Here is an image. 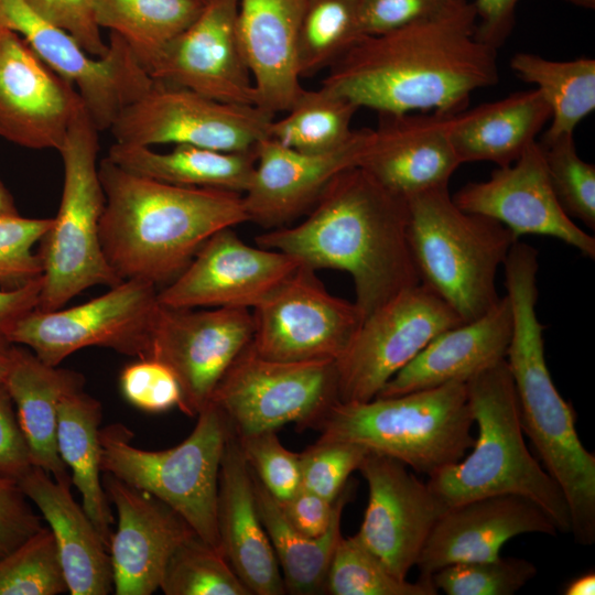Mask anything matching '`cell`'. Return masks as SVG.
<instances>
[{"instance_id":"ac0fdd59","label":"cell","mask_w":595,"mask_h":595,"mask_svg":"<svg viewBox=\"0 0 595 595\" xmlns=\"http://www.w3.org/2000/svg\"><path fill=\"white\" fill-rule=\"evenodd\" d=\"M358 469L368 504L356 536L396 576L407 578L447 507L396 458L368 452Z\"/></svg>"},{"instance_id":"ab89813d","label":"cell","mask_w":595,"mask_h":595,"mask_svg":"<svg viewBox=\"0 0 595 595\" xmlns=\"http://www.w3.org/2000/svg\"><path fill=\"white\" fill-rule=\"evenodd\" d=\"M160 589L165 595H251L223 552L195 533L169 559Z\"/></svg>"},{"instance_id":"6da1fadb","label":"cell","mask_w":595,"mask_h":595,"mask_svg":"<svg viewBox=\"0 0 595 595\" xmlns=\"http://www.w3.org/2000/svg\"><path fill=\"white\" fill-rule=\"evenodd\" d=\"M468 0L439 17L365 35L327 69L322 86L378 113L467 108L472 94L498 83L497 50L475 35Z\"/></svg>"},{"instance_id":"f35d334b","label":"cell","mask_w":595,"mask_h":595,"mask_svg":"<svg viewBox=\"0 0 595 595\" xmlns=\"http://www.w3.org/2000/svg\"><path fill=\"white\" fill-rule=\"evenodd\" d=\"M331 595H435L433 583L396 576L355 534L338 541L327 572Z\"/></svg>"},{"instance_id":"11a10c76","label":"cell","mask_w":595,"mask_h":595,"mask_svg":"<svg viewBox=\"0 0 595 595\" xmlns=\"http://www.w3.org/2000/svg\"><path fill=\"white\" fill-rule=\"evenodd\" d=\"M42 275L17 290L0 289V342H8L14 325L39 305Z\"/></svg>"},{"instance_id":"7dc6e473","label":"cell","mask_w":595,"mask_h":595,"mask_svg":"<svg viewBox=\"0 0 595 595\" xmlns=\"http://www.w3.org/2000/svg\"><path fill=\"white\" fill-rule=\"evenodd\" d=\"M119 383L125 399L149 413L167 411L178 407L181 401V389L174 374L154 359H139L126 366Z\"/></svg>"},{"instance_id":"680465c9","label":"cell","mask_w":595,"mask_h":595,"mask_svg":"<svg viewBox=\"0 0 595 595\" xmlns=\"http://www.w3.org/2000/svg\"><path fill=\"white\" fill-rule=\"evenodd\" d=\"M0 215H18L13 197L0 181Z\"/></svg>"},{"instance_id":"cb8c5ba5","label":"cell","mask_w":595,"mask_h":595,"mask_svg":"<svg viewBox=\"0 0 595 595\" xmlns=\"http://www.w3.org/2000/svg\"><path fill=\"white\" fill-rule=\"evenodd\" d=\"M551 517L518 495H496L447 507L435 522L415 566L431 582L439 569L458 562L500 556L502 545L523 533L556 536Z\"/></svg>"},{"instance_id":"d590c367","label":"cell","mask_w":595,"mask_h":595,"mask_svg":"<svg viewBox=\"0 0 595 595\" xmlns=\"http://www.w3.org/2000/svg\"><path fill=\"white\" fill-rule=\"evenodd\" d=\"M98 26L119 34L147 71L199 15V0H91Z\"/></svg>"},{"instance_id":"681fc988","label":"cell","mask_w":595,"mask_h":595,"mask_svg":"<svg viewBox=\"0 0 595 595\" xmlns=\"http://www.w3.org/2000/svg\"><path fill=\"white\" fill-rule=\"evenodd\" d=\"M43 19L69 33L91 56L101 57L109 50L101 36L91 0H25Z\"/></svg>"},{"instance_id":"2e32d148","label":"cell","mask_w":595,"mask_h":595,"mask_svg":"<svg viewBox=\"0 0 595 595\" xmlns=\"http://www.w3.org/2000/svg\"><path fill=\"white\" fill-rule=\"evenodd\" d=\"M253 323L250 309L207 310L159 306L147 358L165 365L180 389L178 409L188 416L210 403L234 360L249 345Z\"/></svg>"},{"instance_id":"277c9868","label":"cell","mask_w":595,"mask_h":595,"mask_svg":"<svg viewBox=\"0 0 595 595\" xmlns=\"http://www.w3.org/2000/svg\"><path fill=\"white\" fill-rule=\"evenodd\" d=\"M512 333L506 354L523 433L544 469L561 488L576 543L595 542V455L582 444L575 411L558 391L547 366L543 329L536 310L538 252L527 246L510 250L505 262Z\"/></svg>"},{"instance_id":"ee69618b","label":"cell","mask_w":595,"mask_h":595,"mask_svg":"<svg viewBox=\"0 0 595 595\" xmlns=\"http://www.w3.org/2000/svg\"><path fill=\"white\" fill-rule=\"evenodd\" d=\"M52 225L53 218L0 215V289L17 290L42 275V260L33 247Z\"/></svg>"},{"instance_id":"836d02e7","label":"cell","mask_w":595,"mask_h":595,"mask_svg":"<svg viewBox=\"0 0 595 595\" xmlns=\"http://www.w3.org/2000/svg\"><path fill=\"white\" fill-rule=\"evenodd\" d=\"M252 476L257 508L277 556L285 592L295 595L325 593L329 564L343 537L342 516L353 495V484L347 483L337 497L336 511L328 530L321 537L311 538L289 523L277 499L253 473Z\"/></svg>"},{"instance_id":"30bf717a","label":"cell","mask_w":595,"mask_h":595,"mask_svg":"<svg viewBox=\"0 0 595 595\" xmlns=\"http://www.w3.org/2000/svg\"><path fill=\"white\" fill-rule=\"evenodd\" d=\"M336 401L335 361L267 359L250 343L227 369L210 400L238 436L275 431L288 423L309 428Z\"/></svg>"},{"instance_id":"8d00e7d4","label":"cell","mask_w":595,"mask_h":595,"mask_svg":"<svg viewBox=\"0 0 595 595\" xmlns=\"http://www.w3.org/2000/svg\"><path fill=\"white\" fill-rule=\"evenodd\" d=\"M359 107L345 96L323 86L303 89L286 116L268 128V138L304 153H323L347 142L354 133L351 121Z\"/></svg>"},{"instance_id":"9a60e30c","label":"cell","mask_w":595,"mask_h":595,"mask_svg":"<svg viewBox=\"0 0 595 595\" xmlns=\"http://www.w3.org/2000/svg\"><path fill=\"white\" fill-rule=\"evenodd\" d=\"M251 315L252 350L282 361H336L364 321L355 302L331 294L316 270L302 263Z\"/></svg>"},{"instance_id":"f5cc1de1","label":"cell","mask_w":595,"mask_h":595,"mask_svg":"<svg viewBox=\"0 0 595 595\" xmlns=\"http://www.w3.org/2000/svg\"><path fill=\"white\" fill-rule=\"evenodd\" d=\"M278 504L293 528L307 537L317 538L328 530L337 498L331 501L300 487L290 498Z\"/></svg>"},{"instance_id":"7402d4cb","label":"cell","mask_w":595,"mask_h":595,"mask_svg":"<svg viewBox=\"0 0 595 595\" xmlns=\"http://www.w3.org/2000/svg\"><path fill=\"white\" fill-rule=\"evenodd\" d=\"M371 133L370 128L355 130L343 145L323 153L300 152L270 138L261 140L251 181L242 194L248 221L275 229L306 214L336 174L359 165Z\"/></svg>"},{"instance_id":"7bdbcfd3","label":"cell","mask_w":595,"mask_h":595,"mask_svg":"<svg viewBox=\"0 0 595 595\" xmlns=\"http://www.w3.org/2000/svg\"><path fill=\"white\" fill-rule=\"evenodd\" d=\"M528 560L502 558L458 562L439 569L431 581L447 595H513L537 575Z\"/></svg>"},{"instance_id":"52a82bcc","label":"cell","mask_w":595,"mask_h":595,"mask_svg":"<svg viewBox=\"0 0 595 595\" xmlns=\"http://www.w3.org/2000/svg\"><path fill=\"white\" fill-rule=\"evenodd\" d=\"M407 201L408 237L420 283L464 323L484 315L500 299L497 271L518 239L499 221L459 208L448 185Z\"/></svg>"},{"instance_id":"9c48e42d","label":"cell","mask_w":595,"mask_h":595,"mask_svg":"<svg viewBox=\"0 0 595 595\" xmlns=\"http://www.w3.org/2000/svg\"><path fill=\"white\" fill-rule=\"evenodd\" d=\"M99 132L83 105L58 150L63 191L53 225L41 239L43 284L36 310L54 311L90 286L123 281L108 264L99 237L106 202L97 164Z\"/></svg>"},{"instance_id":"c3c4849f","label":"cell","mask_w":595,"mask_h":595,"mask_svg":"<svg viewBox=\"0 0 595 595\" xmlns=\"http://www.w3.org/2000/svg\"><path fill=\"white\" fill-rule=\"evenodd\" d=\"M467 0H360L359 19L364 35H378L403 25L439 17Z\"/></svg>"},{"instance_id":"6f0895ef","label":"cell","mask_w":595,"mask_h":595,"mask_svg":"<svg viewBox=\"0 0 595 595\" xmlns=\"http://www.w3.org/2000/svg\"><path fill=\"white\" fill-rule=\"evenodd\" d=\"M12 360V344L0 342V383L4 382Z\"/></svg>"},{"instance_id":"b9f144b4","label":"cell","mask_w":595,"mask_h":595,"mask_svg":"<svg viewBox=\"0 0 595 595\" xmlns=\"http://www.w3.org/2000/svg\"><path fill=\"white\" fill-rule=\"evenodd\" d=\"M553 191L571 218L595 228V165L580 158L574 134L538 141Z\"/></svg>"},{"instance_id":"db71d44e","label":"cell","mask_w":595,"mask_h":595,"mask_svg":"<svg viewBox=\"0 0 595 595\" xmlns=\"http://www.w3.org/2000/svg\"><path fill=\"white\" fill-rule=\"evenodd\" d=\"M519 1L475 0L477 40L498 51L512 33Z\"/></svg>"},{"instance_id":"8992f818","label":"cell","mask_w":595,"mask_h":595,"mask_svg":"<svg viewBox=\"0 0 595 595\" xmlns=\"http://www.w3.org/2000/svg\"><path fill=\"white\" fill-rule=\"evenodd\" d=\"M472 410L465 382L366 402L333 403L309 428L317 441L350 442L396 458L428 476L472 448Z\"/></svg>"},{"instance_id":"f907efd6","label":"cell","mask_w":595,"mask_h":595,"mask_svg":"<svg viewBox=\"0 0 595 595\" xmlns=\"http://www.w3.org/2000/svg\"><path fill=\"white\" fill-rule=\"evenodd\" d=\"M43 527L18 482L0 477V558Z\"/></svg>"},{"instance_id":"ba28073f","label":"cell","mask_w":595,"mask_h":595,"mask_svg":"<svg viewBox=\"0 0 595 595\" xmlns=\"http://www.w3.org/2000/svg\"><path fill=\"white\" fill-rule=\"evenodd\" d=\"M231 433L223 412L207 404L192 433L178 445L149 451L132 445L122 423L99 430L100 467L123 483L160 499L205 542L220 550L217 528L221 457Z\"/></svg>"},{"instance_id":"44dd1931","label":"cell","mask_w":595,"mask_h":595,"mask_svg":"<svg viewBox=\"0 0 595 595\" xmlns=\"http://www.w3.org/2000/svg\"><path fill=\"white\" fill-rule=\"evenodd\" d=\"M238 4L206 0L196 20L161 50L148 74L218 101L255 105L252 77L236 33Z\"/></svg>"},{"instance_id":"9f6ffc18","label":"cell","mask_w":595,"mask_h":595,"mask_svg":"<svg viewBox=\"0 0 595 595\" xmlns=\"http://www.w3.org/2000/svg\"><path fill=\"white\" fill-rule=\"evenodd\" d=\"M565 595H594L595 574L588 572L573 578L564 588Z\"/></svg>"},{"instance_id":"1f68e13d","label":"cell","mask_w":595,"mask_h":595,"mask_svg":"<svg viewBox=\"0 0 595 595\" xmlns=\"http://www.w3.org/2000/svg\"><path fill=\"white\" fill-rule=\"evenodd\" d=\"M106 158L129 172L164 183L244 194L255 171L257 153L256 148L225 152L190 144H176L160 153L150 147L115 142Z\"/></svg>"},{"instance_id":"74e56055","label":"cell","mask_w":595,"mask_h":595,"mask_svg":"<svg viewBox=\"0 0 595 595\" xmlns=\"http://www.w3.org/2000/svg\"><path fill=\"white\" fill-rule=\"evenodd\" d=\"M360 0H303L298 34V71L309 78L328 69L365 35Z\"/></svg>"},{"instance_id":"f1b7e54d","label":"cell","mask_w":595,"mask_h":595,"mask_svg":"<svg viewBox=\"0 0 595 595\" xmlns=\"http://www.w3.org/2000/svg\"><path fill=\"white\" fill-rule=\"evenodd\" d=\"M18 484L54 536L68 593H113L109 551L83 507L74 500L71 486L57 483L36 466Z\"/></svg>"},{"instance_id":"4dcf8cb0","label":"cell","mask_w":595,"mask_h":595,"mask_svg":"<svg viewBox=\"0 0 595 595\" xmlns=\"http://www.w3.org/2000/svg\"><path fill=\"white\" fill-rule=\"evenodd\" d=\"M551 119L537 88L518 90L448 117V136L462 164L515 162Z\"/></svg>"},{"instance_id":"7c38bea8","label":"cell","mask_w":595,"mask_h":595,"mask_svg":"<svg viewBox=\"0 0 595 595\" xmlns=\"http://www.w3.org/2000/svg\"><path fill=\"white\" fill-rule=\"evenodd\" d=\"M0 25L20 34L46 65L75 87L99 131L109 130L120 113L155 84L115 32H110L107 54L91 56L25 0H0Z\"/></svg>"},{"instance_id":"3957f363","label":"cell","mask_w":595,"mask_h":595,"mask_svg":"<svg viewBox=\"0 0 595 595\" xmlns=\"http://www.w3.org/2000/svg\"><path fill=\"white\" fill-rule=\"evenodd\" d=\"M98 174L106 197L101 249L121 280L169 284L212 235L248 221L237 192L164 183L108 158Z\"/></svg>"},{"instance_id":"e575fe53","label":"cell","mask_w":595,"mask_h":595,"mask_svg":"<svg viewBox=\"0 0 595 595\" xmlns=\"http://www.w3.org/2000/svg\"><path fill=\"white\" fill-rule=\"evenodd\" d=\"M510 68L520 79L534 84L551 109L542 139L574 134L576 126L595 110L594 58L553 61L519 52L511 57Z\"/></svg>"},{"instance_id":"d4e9b609","label":"cell","mask_w":595,"mask_h":595,"mask_svg":"<svg viewBox=\"0 0 595 595\" xmlns=\"http://www.w3.org/2000/svg\"><path fill=\"white\" fill-rule=\"evenodd\" d=\"M378 115L359 166L404 198L447 186L462 165L448 136L450 116L433 111Z\"/></svg>"},{"instance_id":"91938a15","label":"cell","mask_w":595,"mask_h":595,"mask_svg":"<svg viewBox=\"0 0 595 595\" xmlns=\"http://www.w3.org/2000/svg\"><path fill=\"white\" fill-rule=\"evenodd\" d=\"M571 4L585 8V9H594L595 8V0H563Z\"/></svg>"},{"instance_id":"60d3db41","label":"cell","mask_w":595,"mask_h":595,"mask_svg":"<svg viewBox=\"0 0 595 595\" xmlns=\"http://www.w3.org/2000/svg\"><path fill=\"white\" fill-rule=\"evenodd\" d=\"M68 593L54 536L42 527L0 558V595Z\"/></svg>"},{"instance_id":"603a6c76","label":"cell","mask_w":595,"mask_h":595,"mask_svg":"<svg viewBox=\"0 0 595 595\" xmlns=\"http://www.w3.org/2000/svg\"><path fill=\"white\" fill-rule=\"evenodd\" d=\"M102 486L118 516L109 545L113 593L150 595L160 588L173 552L195 532L154 496L107 473Z\"/></svg>"},{"instance_id":"5b68a950","label":"cell","mask_w":595,"mask_h":595,"mask_svg":"<svg viewBox=\"0 0 595 595\" xmlns=\"http://www.w3.org/2000/svg\"><path fill=\"white\" fill-rule=\"evenodd\" d=\"M466 389L477 439L459 462L429 476L430 489L446 507L496 495L522 496L539 505L559 532L570 533L566 499L524 442L506 359L474 376Z\"/></svg>"},{"instance_id":"94428289","label":"cell","mask_w":595,"mask_h":595,"mask_svg":"<svg viewBox=\"0 0 595 595\" xmlns=\"http://www.w3.org/2000/svg\"><path fill=\"white\" fill-rule=\"evenodd\" d=\"M199 1H202L204 3L206 0H199Z\"/></svg>"},{"instance_id":"f6af8a7d","label":"cell","mask_w":595,"mask_h":595,"mask_svg":"<svg viewBox=\"0 0 595 595\" xmlns=\"http://www.w3.org/2000/svg\"><path fill=\"white\" fill-rule=\"evenodd\" d=\"M368 452L356 443L316 441L300 453L301 487L334 501Z\"/></svg>"},{"instance_id":"7a4b0ae2","label":"cell","mask_w":595,"mask_h":595,"mask_svg":"<svg viewBox=\"0 0 595 595\" xmlns=\"http://www.w3.org/2000/svg\"><path fill=\"white\" fill-rule=\"evenodd\" d=\"M300 224L270 229L257 246L296 258L314 270L347 272L364 320L420 283L409 237L407 198L359 165L340 171Z\"/></svg>"},{"instance_id":"4fadbf2b","label":"cell","mask_w":595,"mask_h":595,"mask_svg":"<svg viewBox=\"0 0 595 595\" xmlns=\"http://www.w3.org/2000/svg\"><path fill=\"white\" fill-rule=\"evenodd\" d=\"M464 323L422 283L390 299L368 315L335 361L339 402H366L435 336Z\"/></svg>"},{"instance_id":"83f0119b","label":"cell","mask_w":595,"mask_h":595,"mask_svg":"<svg viewBox=\"0 0 595 595\" xmlns=\"http://www.w3.org/2000/svg\"><path fill=\"white\" fill-rule=\"evenodd\" d=\"M512 312L506 296L478 318L445 329L401 368L377 397H393L450 382H467L506 358Z\"/></svg>"},{"instance_id":"5bb4252c","label":"cell","mask_w":595,"mask_h":595,"mask_svg":"<svg viewBox=\"0 0 595 595\" xmlns=\"http://www.w3.org/2000/svg\"><path fill=\"white\" fill-rule=\"evenodd\" d=\"M274 113L256 105L218 101L191 89L155 82L128 106L109 131L115 142L152 147L190 144L225 152L256 148L268 138Z\"/></svg>"},{"instance_id":"d6a6232c","label":"cell","mask_w":595,"mask_h":595,"mask_svg":"<svg viewBox=\"0 0 595 595\" xmlns=\"http://www.w3.org/2000/svg\"><path fill=\"white\" fill-rule=\"evenodd\" d=\"M101 403L84 392L67 394L57 410L56 443L60 456L82 496V507L109 551L115 518L102 486L99 426Z\"/></svg>"},{"instance_id":"e0dca14e","label":"cell","mask_w":595,"mask_h":595,"mask_svg":"<svg viewBox=\"0 0 595 595\" xmlns=\"http://www.w3.org/2000/svg\"><path fill=\"white\" fill-rule=\"evenodd\" d=\"M300 264L284 252L245 244L234 227H227L204 242L188 266L158 292V300L174 309H253Z\"/></svg>"},{"instance_id":"816d5d0a","label":"cell","mask_w":595,"mask_h":595,"mask_svg":"<svg viewBox=\"0 0 595 595\" xmlns=\"http://www.w3.org/2000/svg\"><path fill=\"white\" fill-rule=\"evenodd\" d=\"M33 464L13 400L0 383V477L19 482Z\"/></svg>"},{"instance_id":"bcb514c9","label":"cell","mask_w":595,"mask_h":595,"mask_svg":"<svg viewBox=\"0 0 595 595\" xmlns=\"http://www.w3.org/2000/svg\"><path fill=\"white\" fill-rule=\"evenodd\" d=\"M235 436L250 469L274 499L286 500L301 487L300 453L283 446L275 431Z\"/></svg>"},{"instance_id":"484cf974","label":"cell","mask_w":595,"mask_h":595,"mask_svg":"<svg viewBox=\"0 0 595 595\" xmlns=\"http://www.w3.org/2000/svg\"><path fill=\"white\" fill-rule=\"evenodd\" d=\"M217 528L223 554L251 595L286 593L257 508L252 472L232 431L220 463Z\"/></svg>"},{"instance_id":"8fae6325","label":"cell","mask_w":595,"mask_h":595,"mask_svg":"<svg viewBox=\"0 0 595 595\" xmlns=\"http://www.w3.org/2000/svg\"><path fill=\"white\" fill-rule=\"evenodd\" d=\"M158 292L149 281L127 279L69 309H35L14 325L8 342L25 346L51 366L90 346L145 359L160 306Z\"/></svg>"},{"instance_id":"f546056e","label":"cell","mask_w":595,"mask_h":595,"mask_svg":"<svg viewBox=\"0 0 595 595\" xmlns=\"http://www.w3.org/2000/svg\"><path fill=\"white\" fill-rule=\"evenodd\" d=\"M4 385L13 400L31 462L57 483L72 484L56 443L57 410L64 397L84 390L85 377L51 366L32 350L12 344V360Z\"/></svg>"},{"instance_id":"d6986e66","label":"cell","mask_w":595,"mask_h":595,"mask_svg":"<svg viewBox=\"0 0 595 595\" xmlns=\"http://www.w3.org/2000/svg\"><path fill=\"white\" fill-rule=\"evenodd\" d=\"M452 197L463 210L499 221L518 240L549 236L595 257V238L564 212L553 191L538 140L515 162L498 166L486 181L465 184Z\"/></svg>"},{"instance_id":"4316f807","label":"cell","mask_w":595,"mask_h":595,"mask_svg":"<svg viewBox=\"0 0 595 595\" xmlns=\"http://www.w3.org/2000/svg\"><path fill=\"white\" fill-rule=\"evenodd\" d=\"M303 0H239L238 43L252 77L255 105L288 111L303 87L298 71V34Z\"/></svg>"},{"instance_id":"ffe728a7","label":"cell","mask_w":595,"mask_h":595,"mask_svg":"<svg viewBox=\"0 0 595 595\" xmlns=\"http://www.w3.org/2000/svg\"><path fill=\"white\" fill-rule=\"evenodd\" d=\"M83 105L71 83L20 34L0 25V137L28 149L58 151Z\"/></svg>"}]
</instances>
